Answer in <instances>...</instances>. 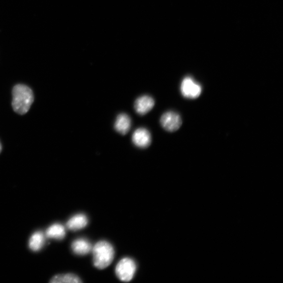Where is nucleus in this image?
<instances>
[{
  "mask_svg": "<svg viewBox=\"0 0 283 283\" xmlns=\"http://www.w3.org/2000/svg\"><path fill=\"white\" fill-rule=\"evenodd\" d=\"M12 107L16 113L23 115L29 111L34 102V94L28 86L19 84L12 90Z\"/></svg>",
  "mask_w": 283,
  "mask_h": 283,
  "instance_id": "f257e3e1",
  "label": "nucleus"
},
{
  "mask_svg": "<svg viewBox=\"0 0 283 283\" xmlns=\"http://www.w3.org/2000/svg\"><path fill=\"white\" fill-rule=\"evenodd\" d=\"M93 263L94 266L100 269L108 267L113 262L115 250L113 245L106 241L97 243L92 248Z\"/></svg>",
  "mask_w": 283,
  "mask_h": 283,
  "instance_id": "f03ea898",
  "label": "nucleus"
},
{
  "mask_svg": "<svg viewBox=\"0 0 283 283\" xmlns=\"http://www.w3.org/2000/svg\"><path fill=\"white\" fill-rule=\"evenodd\" d=\"M137 265L135 261L129 257L122 258L116 268V273L118 278L123 281H130L136 272Z\"/></svg>",
  "mask_w": 283,
  "mask_h": 283,
  "instance_id": "7ed1b4c3",
  "label": "nucleus"
},
{
  "mask_svg": "<svg viewBox=\"0 0 283 283\" xmlns=\"http://www.w3.org/2000/svg\"><path fill=\"white\" fill-rule=\"evenodd\" d=\"M180 91L182 95L188 99H196L202 93V86L196 82L192 78H184L180 85Z\"/></svg>",
  "mask_w": 283,
  "mask_h": 283,
  "instance_id": "20e7f679",
  "label": "nucleus"
},
{
  "mask_svg": "<svg viewBox=\"0 0 283 283\" xmlns=\"http://www.w3.org/2000/svg\"><path fill=\"white\" fill-rule=\"evenodd\" d=\"M161 124L167 131L173 132L180 128L182 125V120L178 114L169 112L162 116Z\"/></svg>",
  "mask_w": 283,
  "mask_h": 283,
  "instance_id": "39448f33",
  "label": "nucleus"
},
{
  "mask_svg": "<svg viewBox=\"0 0 283 283\" xmlns=\"http://www.w3.org/2000/svg\"><path fill=\"white\" fill-rule=\"evenodd\" d=\"M132 142L135 145L140 148H146L151 143L150 133L145 129H138L132 135Z\"/></svg>",
  "mask_w": 283,
  "mask_h": 283,
  "instance_id": "423d86ee",
  "label": "nucleus"
},
{
  "mask_svg": "<svg viewBox=\"0 0 283 283\" xmlns=\"http://www.w3.org/2000/svg\"><path fill=\"white\" fill-rule=\"evenodd\" d=\"M155 102L149 96H143L138 98L134 104V108L140 115H144L149 113L153 108Z\"/></svg>",
  "mask_w": 283,
  "mask_h": 283,
  "instance_id": "0eeeda50",
  "label": "nucleus"
},
{
  "mask_svg": "<svg viewBox=\"0 0 283 283\" xmlns=\"http://www.w3.org/2000/svg\"><path fill=\"white\" fill-rule=\"evenodd\" d=\"M71 249L73 253L77 255H85L92 251V247L91 243L87 240L79 238L73 241Z\"/></svg>",
  "mask_w": 283,
  "mask_h": 283,
  "instance_id": "6e6552de",
  "label": "nucleus"
},
{
  "mask_svg": "<svg viewBox=\"0 0 283 283\" xmlns=\"http://www.w3.org/2000/svg\"><path fill=\"white\" fill-rule=\"evenodd\" d=\"M88 219L87 216L82 214L73 216L68 221L67 228L71 231H77L83 229L87 226Z\"/></svg>",
  "mask_w": 283,
  "mask_h": 283,
  "instance_id": "1a4fd4ad",
  "label": "nucleus"
},
{
  "mask_svg": "<svg viewBox=\"0 0 283 283\" xmlns=\"http://www.w3.org/2000/svg\"><path fill=\"white\" fill-rule=\"evenodd\" d=\"M131 127V120L129 116L122 114L117 118L115 128L116 130L122 135L126 134Z\"/></svg>",
  "mask_w": 283,
  "mask_h": 283,
  "instance_id": "9d476101",
  "label": "nucleus"
},
{
  "mask_svg": "<svg viewBox=\"0 0 283 283\" xmlns=\"http://www.w3.org/2000/svg\"><path fill=\"white\" fill-rule=\"evenodd\" d=\"M45 237L44 234L41 231L33 233L29 242L30 249L35 252L41 250L45 244Z\"/></svg>",
  "mask_w": 283,
  "mask_h": 283,
  "instance_id": "9b49d317",
  "label": "nucleus"
},
{
  "mask_svg": "<svg viewBox=\"0 0 283 283\" xmlns=\"http://www.w3.org/2000/svg\"><path fill=\"white\" fill-rule=\"evenodd\" d=\"M45 236L49 238L61 240L66 236V230L62 225L55 224L47 229Z\"/></svg>",
  "mask_w": 283,
  "mask_h": 283,
  "instance_id": "f8f14e48",
  "label": "nucleus"
},
{
  "mask_svg": "<svg viewBox=\"0 0 283 283\" xmlns=\"http://www.w3.org/2000/svg\"><path fill=\"white\" fill-rule=\"evenodd\" d=\"M82 282L78 276L71 273L56 275L50 280L51 283H80Z\"/></svg>",
  "mask_w": 283,
  "mask_h": 283,
  "instance_id": "ddd939ff",
  "label": "nucleus"
},
{
  "mask_svg": "<svg viewBox=\"0 0 283 283\" xmlns=\"http://www.w3.org/2000/svg\"><path fill=\"white\" fill-rule=\"evenodd\" d=\"M2 151V146L1 143H0V153H1Z\"/></svg>",
  "mask_w": 283,
  "mask_h": 283,
  "instance_id": "4468645a",
  "label": "nucleus"
}]
</instances>
